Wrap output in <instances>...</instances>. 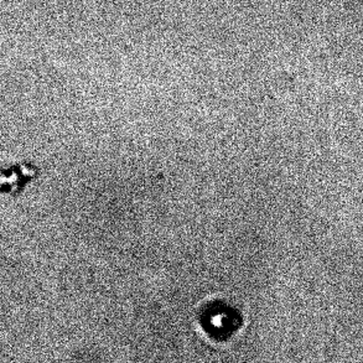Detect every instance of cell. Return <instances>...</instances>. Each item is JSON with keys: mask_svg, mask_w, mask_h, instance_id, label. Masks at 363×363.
<instances>
[{"mask_svg": "<svg viewBox=\"0 0 363 363\" xmlns=\"http://www.w3.org/2000/svg\"><path fill=\"white\" fill-rule=\"evenodd\" d=\"M40 177L39 167L33 162L0 164V194L18 197L35 179Z\"/></svg>", "mask_w": 363, "mask_h": 363, "instance_id": "6da1fadb", "label": "cell"}]
</instances>
